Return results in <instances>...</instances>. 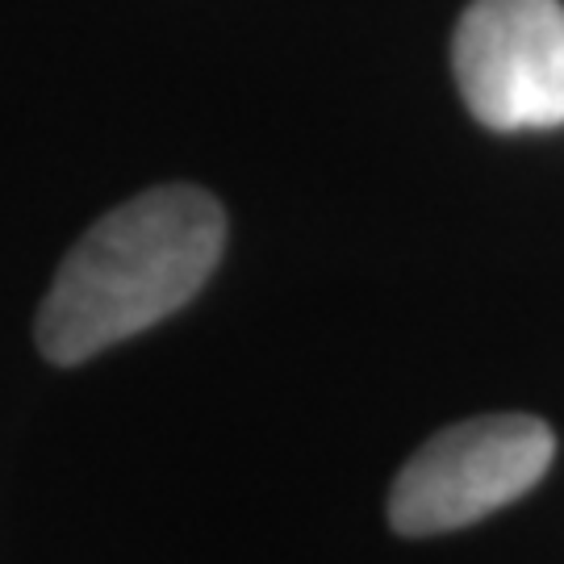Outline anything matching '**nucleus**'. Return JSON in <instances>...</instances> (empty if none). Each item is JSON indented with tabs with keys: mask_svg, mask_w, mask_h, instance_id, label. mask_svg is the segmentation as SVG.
<instances>
[{
	"mask_svg": "<svg viewBox=\"0 0 564 564\" xmlns=\"http://www.w3.org/2000/svg\"><path fill=\"white\" fill-rule=\"evenodd\" d=\"M223 247L226 214L205 188H147L67 251L34 323L39 351L72 368L151 330L202 293Z\"/></svg>",
	"mask_w": 564,
	"mask_h": 564,
	"instance_id": "f257e3e1",
	"label": "nucleus"
},
{
	"mask_svg": "<svg viewBox=\"0 0 564 564\" xmlns=\"http://www.w3.org/2000/svg\"><path fill=\"white\" fill-rule=\"evenodd\" d=\"M452 67L468 113L498 130L564 126V4L473 0L452 42Z\"/></svg>",
	"mask_w": 564,
	"mask_h": 564,
	"instance_id": "7ed1b4c3",
	"label": "nucleus"
},
{
	"mask_svg": "<svg viewBox=\"0 0 564 564\" xmlns=\"http://www.w3.org/2000/svg\"><path fill=\"white\" fill-rule=\"evenodd\" d=\"M556 435L531 414H485L440 431L393 481L389 523L398 535H444L519 502L544 481Z\"/></svg>",
	"mask_w": 564,
	"mask_h": 564,
	"instance_id": "f03ea898",
	"label": "nucleus"
}]
</instances>
